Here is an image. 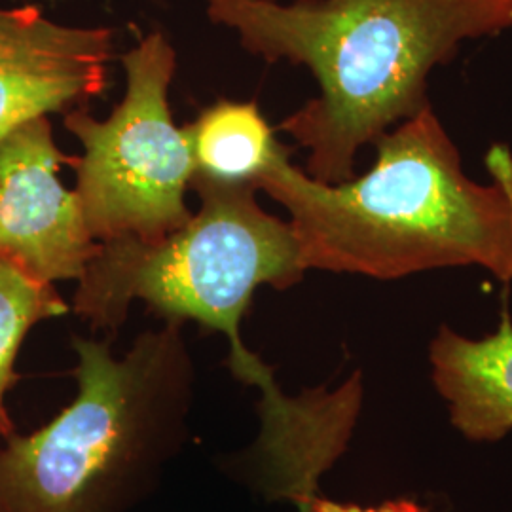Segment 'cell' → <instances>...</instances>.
<instances>
[{"mask_svg":"<svg viewBox=\"0 0 512 512\" xmlns=\"http://www.w3.org/2000/svg\"><path fill=\"white\" fill-rule=\"evenodd\" d=\"M181 325L141 334L122 359L109 344L74 340L76 399L0 446V512H131L158 488L194 406Z\"/></svg>","mask_w":512,"mask_h":512,"instance_id":"3957f363","label":"cell"},{"mask_svg":"<svg viewBox=\"0 0 512 512\" xmlns=\"http://www.w3.org/2000/svg\"><path fill=\"white\" fill-rule=\"evenodd\" d=\"M110 29L65 27L35 6L0 8V139L107 88Z\"/></svg>","mask_w":512,"mask_h":512,"instance_id":"52a82bcc","label":"cell"},{"mask_svg":"<svg viewBox=\"0 0 512 512\" xmlns=\"http://www.w3.org/2000/svg\"><path fill=\"white\" fill-rule=\"evenodd\" d=\"M359 179L325 184L279 154L258 181L289 215L302 266L374 279L478 266L512 283V154L488 152L492 181L467 177L431 105L376 141Z\"/></svg>","mask_w":512,"mask_h":512,"instance_id":"6da1fadb","label":"cell"},{"mask_svg":"<svg viewBox=\"0 0 512 512\" xmlns=\"http://www.w3.org/2000/svg\"><path fill=\"white\" fill-rule=\"evenodd\" d=\"M249 54L306 65L321 93L279 129L308 148V175L355 177V156L425 109L427 78L461 42L512 29V0H205Z\"/></svg>","mask_w":512,"mask_h":512,"instance_id":"7a4b0ae2","label":"cell"},{"mask_svg":"<svg viewBox=\"0 0 512 512\" xmlns=\"http://www.w3.org/2000/svg\"><path fill=\"white\" fill-rule=\"evenodd\" d=\"M128 74L124 101L109 120L69 110L65 128L84 156L74 160L76 196L92 238L154 241L184 226L192 213L184 192L194 158L186 128L171 120L167 90L175 74V50L164 33L143 38L122 57Z\"/></svg>","mask_w":512,"mask_h":512,"instance_id":"5b68a950","label":"cell"},{"mask_svg":"<svg viewBox=\"0 0 512 512\" xmlns=\"http://www.w3.org/2000/svg\"><path fill=\"white\" fill-rule=\"evenodd\" d=\"M302 512H427L421 509L418 503L410 499H397V501H387L380 507H359V505H349V503H336L329 499H321L319 495H313L306 505L302 507Z\"/></svg>","mask_w":512,"mask_h":512,"instance_id":"8fae6325","label":"cell"},{"mask_svg":"<svg viewBox=\"0 0 512 512\" xmlns=\"http://www.w3.org/2000/svg\"><path fill=\"white\" fill-rule=\"evenodd\" d=\"M433 384L465 439L495 442L512 431V317L480 340L440 327L429 348Z\"/></svg>","mask_w":512,"mask_h":512,"instance_id":"ba28073f","label":"cell"},{"mask_svg":"<svg viewBox=\"0 0 512 512\" xmlns=\"http://www.w3.org/2000/svg\"><path fill=\"white\" fill-rule=\"evenodd\" d=\"M190 186L202 207L181 228L154 241L99 243L78 279L74 311L93 329L116 330L129 304L143 300L167 321L196 319L226 334L236 378L262 391V435L291 437L310 416L308 399L281 393L272 370L243 346L239 323L260 285L287 289L306 274L293 226L256 203L255 186Z\"/></svg>","mask_w":512,"mask_h":512,"instance_id":"277c9868","label":"cell"},{"mask_svg":"<svg viewBox=\"0 0 512 512\" xmlns=\"http://www.w3.org/2000/svg\"><path fill=\"white\" fill-rule=\"evenodd\" d=\"M69 306L57 294L52 283L27 274L18 264L0 258V437L14 435V423L8 416L4 397L16 380L14 363L19 348L42 319L59 317Z\"/></svg>","mask_w":512,"mask_h":512,"instance_id":"30bf717a","label":"cell"},{"mask_svg":"<svg viewBox=\"0 0 512 512\" xmlns=\"http://www.w3.org/2000/svg\"><path fill=\"white\" fill-rule=\"evenodd\" d=\"M74 160L55 145L48 118L0 139V258L52 285L80 279L99 249L76 192L57 177Z\"/></svg>","mask_w":512,"mask_h":512,"instance_id":"8992f818","label":"cell"},{"mask_svg":"<svg viewBox=\"0 0 512 512\" xmlns=\"http://www.w3.org/2000/svg\"><path fill=\"white\" fill-rule=\"evenodd\" d=\"M194 158L192 183L255 186L289 148L275 141L256 103L219 101L186 128ZM190 183V184H192Z\"/></svg>","mask_w":512,"mask_h":512,"instance_id":"9c48e42d","label":"cell"}]
</instances>
